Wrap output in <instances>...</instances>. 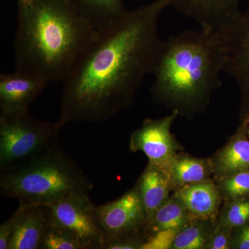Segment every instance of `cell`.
Wrapping results in <instances>:
<instances>
[{
  "label": "cell",
  "instance_id": "6da1fadb",
  "mask_svg": "<svg viewBox=\"0 0 249 249\" xmlns=\"http://www.w3.org/2000/svg\"><path fill=\"white\" fill-rule=\"evenodd\" d=\"M170 6L171 0H155L97 31L62 82V127L107 120L129 104L150 74L161 40L159 22Z\"/></svg>",
  "mask_w": 249,
  "mask_h": 249
},
{
  "label": "cell",
  "instance_id": "7a4b0ae2",
  "mask_svg": "<svg viewBox=\"0 0 249 249\" xmlns=\"http://www.w3.org/2000/svg\"><path fill=\"white\" fill-rule=\"evenodd\" d=\"M15 70L63 82L97 30L70 0H17Z\"/></svg>",
  "mask_w": 249,
  "mask_h": 249
},
{
  "label": "cell",
  "instance_id": "3957f363",
  "mask_svg": "<svg viewBox=\"0 0 249 249\" xmlns=\"http://www.w3.org/2000/svg\"><path fill=\"white\" fill-rule=\"evenodd\" d=\"M224 53L217 31L186 29L161 40L152 65V91L173 104L193 109L221 85Z\"/></svg>",
  "mask_w": 249,
  "mask_h": 249
},
{
  "label": "cell",
  "instance_id": "277c9868",
  "mask_svg": "<svg viewBox=\"0 0 249 249\" xmlns=\"http://www.w3.org/2000/svg\"><path fill=\"white\" fill-rule=\"evenodd\" d=\"M93 183L57 142L33 159L0 175V193L19 204L51 206L68 196L88 194Z\"/></svg>",
  "mask_w": 249,
  "mask_h": 249
},
{
  "label": "cell",
  "instance_id": "5b68a950",
  "mask_svg": "<svg viewBox=\"0 0 249 249\" xmlns=\"http://www.w3.org/2000/svg\"><path fill=\"white\" fill-rule=\"evenodd\" d=\"M62 128L58 121H44L29 111L0 114V172L20 166L58 142Z\"/></svg>",
  "mask_w": 249,
  "mask_h": 249
},
{
  "label": "cell",
  "instance_id": "8992f818",
  "mask_svg": "<svg viewBox=\"0 0 249 249\" xmlns=\"http://www.w3.org/2000/svg\"><path fill=\"white\" fill-rule=\"evenodd\" d=\"M50 224L66 228L84 249H104L106 237L98 219L97 206L89 195H74L50 206Z\"/></svg>",
  "mask_w": 249,
  "mask_h": 249
},
{
  "label": "cell",
  "instance_id": "52a82bcc",
  "mask_svg": "<svg viewBox=\"0 0 249 249\" xmlns=\"http://www.w3.org/2000/svg\"><path fill=\"white\" fill-rule=\"evenodd\" d=\"M97 212L107 241L106 245L113 241L132 237L145 223H148L137 188L116 200L97 206Z\"/></svg>",
  "mask_w": 249,
  "mask_h": 249
},
{
  "label": "cell",
  "instance_id": "ba28073f",
  "mask_svg": "<svg viewBox=\"0 0 249 249\" xmlns=\"http://www.w3.org/2000/svg\"><path fill=\"white\" fill-rule=\"evenodd\" d=\"M217 33L224 53L223 73L231 76L249 99V3L235 21Z\"/></svg>",
  "mask_w": 249,
  "mask_h": 249
},
{
  "label": "cell",
  "instance_id": "9c48e42d",
  "mask_svg": "<svg viewBox=\"0 0 249 249\" xmlns=\"http://www.w3.org/2000/svg\"><path fill=\"white\" fill-rule=\"evenodd\" d=\"M178 113L173 111L163 119L144 121L142 127L131 136L130 149L142 151L148 158L150 164L169 174L176 160L170 127Z\"/></svg>",
  "mask_w": 249,
  "mask_h": 249
},
{
  "label": "cell",
  "instance_id": "30bf717a",
  "mask_svg": "<svg viewBox=\"0 0 249 249\" xmlns=\"http://www.w3.org/2000/svg\"><path fill=\"white\" fill-rule=\"evenodd\" d=\"M48 82L40 77L15 70L0 75V114L14 115L29 111L31 103Z\"/></svg>",
  "mask_w": 249,
  "mask_h": 249
},
{
  "label": "cell",
  "instance_id": "8fae6325",
  "mask_svg": "<svg viewBox=\"0 0 249 249\" xmlns=\"http://www.w3.org/2000/svg\"><path fill=\"white\" fill-rule=\"evenodd\" d=\"M171 6L211 31L222 30L242 13L240 0H171Z\"/></svg>",
  "mask_w": 249,
  "mask_h": 249
},
{
  "label": "cell",
  "instance_id": "7c38bea8",
  "mask_svg": "<svg viewBox=\"0 0 249 249\" xmlns=\"http://www.w3.org/2000/svg\"><path fill=\"white\" fill-rule=\"evenodd\" d=\"M50 225V206L25 205L9 249H40Z\"/></svg>",
  "mask_w": 249,
  "mask_h": 249
},
{
  "label": "cell",
  "instance_id": "4fadbf2b",
  "mask_svg": "<svg viewBox=\"0 0 249 249\" xmlns=\"http://www.w3.org/2000/svg\"><path fill=\"white\" fill-rule=\"evenodd\" d=\"M169 179V174L150 163L141 177L137 188L146 211L148 223L166 199Z\"/></svg>",
  "mask_w": 249,
  "mask_h": 249
},
{
  "label": "cell",
  "instance_id": "5bb4252c",
  "mask_svg": "<svg viewBox=\"0 0 249 249\" xmlns=\"http://www.w3.org/2000/svg\"><path fill=\"white\" fill-rule=\"evenodd\" d=\"M97 31L117 22L127 10L124 0H70Z\"/></svg>",
  "mask_w": 249,
  "mask_h": 249
},
{
  "label": "cell",
  "instance_id": "9a60e30c",
  "mask_svg": "<svg viewBox=\"0 0 249 249\" xmlns=\"http://www.w3.org/2000/svg\"><path fill=\"white\" fill-rule=\"evenodd\" d=\"M178 198L192 214L199 217H209L215 211L218 195L213 185L199 182L187 186L178 193Z\"/></svg>",
  "mask_w": 249,
  "mask_h": 249
},
{
  "label": "cell",
  "instance_id": "2e32d148",
  "mask_svg": "<svg viewBox=\"0 0 249 249\" xmlns=\"http://www.w3.org/2000/svg\"><path fill=\"white\" fill-rule=\"evenodd\" d=\"M249 167V142L239 139L229 145L219 157V170L224 173L242 171Z\"/></svg>",
  "mask_w": 249,
  "mask_h": 249
},
{
  "label": "cell",
  "instance_id": "e0dca14e",
  "mask_svg": "<svg viewBox=\"0 0 249 249\" xmlns=\"http://www.w3.org/2000/svg\"><path fill=\"white\" fill-rule=\"evenodd\" d=\"M183 207V204L176 201L163 203L148 223L152 230L158 232L165 229H180L185 222Z\"/></svg>",
  "mask_w": 249,
  "mask_h": 249
},
{
  "label": "cell",
  "instance_id": "ac0fdd59",
  "mask_svg": "<svg viewBox=\"0 0 249 249\" xmlns=\"http://www.w3.org/2000/svg\"><path fill=\"white\" fill-rule=\"evenodd\" d=\"M171 174L175 181L180 184H194L204 179L206 175V167L199 160L181 159L175 162Z\"/></svg>",
  "mask_w": 249,
  "mask_h": 249
},
{
  "label": "cell",
  "instance_id": "d6986e66",
  "mask_svg": "<svg viewBox=\"0 0 249 249\" xmlns=\"http://www.w3.org/2000/svg\"><path fill=\"white\" fill-rule=\"evenodd\" d=\"M40 249H84L78 237L66 228L50 224Z\"/></svg>",
  "mask_w": 249,
  "mask_h": 249
},
{
  "label": "cell",
  "instance_id": "ffe728a7",
  "mask_svg": "<svg viewBox=\"0 0 249 249\" xmlns=\"http://www.w3.org/2000/svg\"><path fill=\"white\" fill-rule=\"evenodd\" d=\"M204 242L202 231L199 227H191L178 232L172 247L176 249H199L202 248Z\"/></svg>",
  "mask_w": 249,
  "mask_h": 249
},
{
  "label": "cell",
  "instance_id": "44dd1931",
  "mask_svg": "<svg viewBox=\"0 0 249 249\" xmlns=\"http://www.w3.org/2000/svg\"><path fill=\"white\" fill-rule=\"evenodd\" d=\"M25 209V205L19 204L16 212L0 226V249H9L19 221Z\"/></svg>",
  "mask_w": 249,
  "mask_h": 249
},
{
  "label": "cell",
  "instance_id": "7402d4cb",
  "mask_svg": "<svg viewBox=\"0 0 249 249\" xmlns=\"http://www.w3.org/2000/svg\"><path fill=\"white\" fill-rule=\"evenodd\" d=\"M224 191L232 197L249 193V172H241L231 177L223 184Z\"/></svg>",
  "mask_w": 249,
  "mask_h": 249
},
{
  "label": "cell",
  "instance_id": "603a6c76",
  "mask_svg": "<svg viewBox=\"0 0 249 249\" xmlns=\"http://www.w3.org/2000/svg\"><path fill=\"white\" fill-rule=\"evenodd\" d=\"M179 229H169L160 231L150 240L142 245V249H168L173 247Z\"/></svg>",
  "mask_w": 249,
  "mask_h": 249
},
{
  "label": "cell",
  "instance_id": "cb8c5ba5",
  "mask_svg": "<svg viewBox=\"0 0 249 249\" xmlns=\"http://www.w3.org/2000/svg\"><path fill=\"white\" fill-rule=\"evenodd\" d=\"M249 219V201L232 204L228 211L226 221L231 227H241Z\"/></svg>",
  "mask_w": 249,
  "mask_h": 249
},
{
  "label": "cell",
  "instance_id": "d4e9b609",
  "mask_svg": "<svg viewBox=\"0 0 249 249\" xmlns=\"http://www.w3.org/2000/svg\"><path fill=\"white\" fill-rule=\"evenodd\" d=\"M229 248V242L227 236L224 234H219L214 237L211 245L210 249H227Z\"/></svg>",
  "mask_w": 249,
  "mask_h": 249
},
{
  "label": "cell",
  "instance_id": "484cf974",
  "mask_svg": "<svg viewBox=\"0 0 249 249\" xmlns=\"http://www.w3.org/2000/svg\"><path fill=\"white\" fill-rule=\"evenodd\" d=\"M239 249H249V227L243 229L239 240Z\"/></svg>",
  "mask_w": 249,
  "mask_h": 249
}]
</instances>
